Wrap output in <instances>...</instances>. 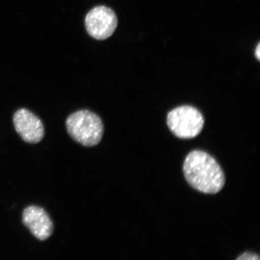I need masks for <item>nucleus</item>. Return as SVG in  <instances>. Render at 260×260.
Instances as JSON below:
<instances>
[{
  "label": "nucleus",
  "instance_id": "f257e3e1",
  "mask_svg": "<svg viewBox=\"0 0 260 260\" xmlns=\"http://www.w3.org/2000/svg\"><path fill=\"white\" fill-rule=\"evenodd\" d=\"M183 172L188 184L201 192L216 194L225 185L222 168L204 151H193L188 154L184 162Z\"/></svg>",
  "mask_w": 260,
  "mask_h": 260
},
{
  "label": "nucleus",
  "instance_id": "f03ea898",
  "mask_svg": "<svg viewBox=\"0 0 260 260\" xmlns=\"http://www.w3.org/2000/svg\"><path fill=\"white\" fill-rule=\"evenodd\" d=\"M66 126L71 137L86 147L99 144L105 131L102 119L87 110H81L71 114L67 119Z\"/></svg>",
  "mask_w": 260,
  "mask_h": 260
},
{
  "label": "nucleus",
  "instance_id": "7ed1b4c3",
  "mask_svg": "<svg viewBox=\"0 0 260 260\" xmlns=\"http://www.w3.org/2000/svg\"><path fill=\"white\" fill-rule=\"evenodd\" d=\"M167 123L168 127L177 137L189 139L200 135L203 128L204 119L202 114L194 107L184 106L169 113Z\"/></svg>",
  "mask_w": 260,
  "mask_h": 260
},
{
  "label": "nucleus",
  "instance_id": "20e7f679",
  "mask_svg": "<svg viewBox=\"0 0 260 260\" xmlns=\"http://www.w3.org/2000/svg\"><path fill=\"white\" fill-rule=\"evenodd\" d=\"M85 25L87 32L96 40L103 41L111 37L118 26V18L113 10L101 6L87 14Z\"/></svg>",
  "mask_w": 260,
  "mask_h": 260
},
{
  "label": "nucleus",
  "instance_id": "39448f33",
  "mask_svg": "<svg viewBox=\"0 0 260 260\" xmlns=\"http://www.w3.org/2000/svg\"><path fill=\"white\" fill-rule=\"evenodd\" d=\"M15 128L18 134L28 144H38L45 135L43 123L30 110L21 108L13 117Z\"/></svg>",
  "mask_w": 260,
  "mask_h": 260
},
{
  "label": "nucleus",
  "instance_id": "423d86ee",
  "mask_svg": "<svg viewBox=\"0 0 260 260\" xmlns=\"http://www.w3.org/2000/svg\"><path fill=\"white\" fill-rule=\"evenodd\" d=\"M22 222L36 238L44 241L50 238L54 231L53 223L44 209L29 206L22 213Z\"/></svg>",
  "mask_w": 260,
  "mask_h": 260
},
{
  "label": "nucleus",
  "instance_id": "0eeeda50",
  "mask_svg": "<svg viewBox=\"0 0 260 260\" xmlns=\"http://www.w3.org/2000/svg\"><path fill=\"white\" fill-rule=\"evenodd\" d=\"M238 260H259V257L258 255L255 253L245 252L243 253L242 255L239 256L237 258Z\"/></svg>",
  "mask_w": 260,
  "mask_h": 260
},
{
  "label": "nucleus",
  "instance_id": "6e6552de",
  "mask_svg": "<svg viewBox=\"0 0 260 260\" xmlns=\"http://www.w3.org/2000/svg\"><path fill=\"white\" fill-rule=\"evenodd\" d=\"M260 45L259 44L257 45V47H256L255 50V56H256V58H258V60H259L260 57Z\"/></svg>",
  "mask_w": 260,
  "mask_h": 260
}]
</instances>
